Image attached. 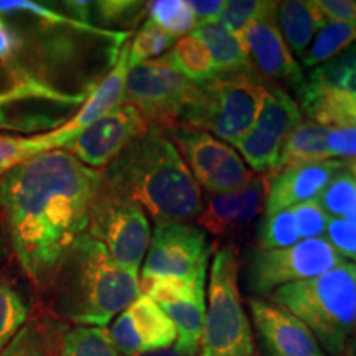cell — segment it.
<instances>
[{
  "instance_id": "obj_21",
  "label": "cell",
  "mask_w": 356,
  "mask_h": 356,
  "mask_svg": "<svg viewBox=\"0 0 356 356\" xmlns=\"http://www.w3.org/2000/svg\"><path fill=\"white\" fill-rule=\"evenodd\" d=\"M328 131L330 127H325L322 124L302 121L286 139L279 172L286 170V168L332 160L327 145Z\"/></svg>"
},
{
  "instance_id": "obj_1",
  "label": "cell",
  "mask_w": 356,
  "mask_h": 356,
  "mask_svg": "<svg viewBox=\"0 0 356 356\" xmlns=\"http://www.w3.org/2000/svg\"><path fill=\"white\" fill-rule=\"evenodd\" d=\"M63 10L33 0H0V129L55 131L81 108L73 71L78 40L102 35Z\"/></svg>"
},
{
  "instance_id": "obj_9",
  "label": "cell",
  "mask_w": 356,
  "mask_h": 356,
  "mask_svg": "<svg viewBox=\"0 0 356 356\" xmlns=\"http://www.w3.org/2000/svg\"><path fill=\"white\" fill-rule=\"evenodd\" d=\"M88 234L104 244L111 257L139 275L150 243V225L139 204L122 198L102 181L89 213Z\"/></svg>"
},
{
  "instance_id": "obj_13",
  "label": "cell",
  "mask_w": 356,
  "mask_h": 356,
  "mask_svg": "<svg viewBox=\"0 0 356 356\" xmlns=\"http://www.w3.org/2000/svg\"><path fill=\"white\" fill-rule=\"evenodd\" d=\"M149 131V124L136 106L121 102L71 140L63 150L95 170L108 167L134 140Z\"/></svg>"
},
{
  "instance_id": "obj_12",
  "label": "cell",
  "mask_w": 356,
  "mask_h": 356,
  "mask_svg": "<svg viewBox=\"0 0 356 356\" xmlns=\"http://www.w3.org/2000/svg\"><path fill=\"white\" fill-rule=\"evenodd\" d=\"M181 159L198 185L210 193H228L246 186L252 173L234 147L191 127H178L168 132Z\"/></svg>"
},
{
  "instance_id": "obj_37",
  "label": "cell",
  "mask_w": 356,
  "mask_h": 356,
  "mask_svg": "<svg viewBox=\"0 0 356 356\" xmlns=\"http://www.w3.org/2000/svg\"><path fill=\"white\" fill-rule=\"evenodd\" d=\"M140 296L149 297L157 304H168L177 300H204V291L177 277L140 279Z\"/></svg>"
},
{
  "instance_id": "obj_48",
  "label": "cell",
  "mask_w": 356,
  "mask_h": 356,
  "mask_svg": "<svg viewBox=\"0 0 356 356\" xmlns=\"http://www.w3.org/2000/svg\"><path fill=\"white\" fill-rule=\"evenodd\" d=\"M346 356H356V332H355V335H353V340H351L348 353H346Z\"/></svg>"
},
{
  "instance_id": "obj_43",
  "label": "cell",
  "mask_w": 356,
  "mask_h": 356,
  "mask_svg": "<svg viewBox=\"0 0 356 356\" xmlns=\"http://www.w3.org/2000/svg\"><path fill=\"white\" fill-rule=\"evenodd\" d=\"M315 6L327 20L356 24V2L353 0H315Z\"/></svg>"
},
{
  "instance_id": "obj_40",
  "label": "cell",
  "mask_w": 356,
  "mask_h": 356,
  "mask_svg": "<svg viewBox=\"0 0 356 356\" xmlns=\"http://www.w3.org/2000/svg\"><path fill=\"white\" fill-rule=\"evenodd\" d=\"M264 6V0H229L222 8L220 24L229 32L239 35L259 15Z\"/></svg>"
},
{
  "instance_id": "obj_44",
  "label": "cell",
  "mask_w": 356,
  "mask_h": 356,
  "mask_svg": "<svg viewBox=\"0 0 356 356\" xmlns=\"http://www.w3.org/2000/svg\"><path fill=\"white\" fill-rule=\"evenodd\" d=\"M188 3L195 13L197 24L203 25L220 22V17L226 2H222V0H190Z\"/></svg>"
},
{
  "instance_id": "obj_19",
  "label": "cell",
  "mask_w": 356,
  "mask_h": 356,
  "mask_svg": "<svg viewBox=\"0 0 356 356\" xmlns=\"http://www.w3.org/2000/svg\"><path fill=\"white\" fill-rule=\"evenodd\" d=\"M191 35L204 42L215 61L216 76L254 71L241 35L229 32L220 22L198 25Z\"/></svg>"
},
{
  "instance_id": "obj_29",
  "label": "cell",
  "mask_w": 356,
  "mask_h": 356,
  "mask_svg": "<svg viewBox=\"0 0 356 356\" xmlns=\"http://www.w3.org/2000/svg\"><path fill=\"white\" fill-rule=\"evenodd\" d=\"M356 43V24L327 20L315 35L309 50L300 58L304 68H317Z\"/></svg>"
},
{
  "instance_id": "obj_31",
  "label": "cell",
  "mask_w": 356,
  "mask_h": 356,
  "mask_svg": "<svg viewBox=\"0 0 356 356\" xmlns=\"http://www.w3.org/2000/svg\"><path fill=\"white\" fill-rule=\"evenodd\" d=\"M58 356H119V353L106 328L66 325L61 332Z\"/></svg>"
},
{
  "instance_id": "obj_5",
  "label": "cell",
  "mask_w": 356,
  "mask_h": 356,
  "mask_svg": "<svg viewBox=\"0 0 356 356\" xmlns=\"http://www.w3.org/2000/svg\"><path fill=\"white\" fill-rule=\"evenodd\" d=\"M270 302L314 333L327 356H346L356 332V264L343 261L318 277L287 284Z\"/></svg>"
},
{
  "instance_id": "obj_18",
  "label": "cell",
  "mask_w": 356,
  "mask_h": 356,
  "mask_svg": "<svg viewBox=\"0 0 356 356\" xmlns=\"http://www.w3.org/2000/svg\"><path fill=\"white\" fill-rule=\"evenodd\" d=\"M345 167V160H325V162L310 163L286 168L275 173L274 180L269 181L266 197V215L289 210L296 204L318 198L328 181Z\"/></svg>"
},
{
  "instance_id": "obj_30",
  "label": "cell",
  "mask_w": 356,
  "mask_h": 356,
  "mask_svg": "<svg viewBox=\"0 0 356 356\" xmlns=\"http://www.w3.org/2000/svg\"><path fill=\"white\" fill-rule=\"evenodd\" d=\"M30 310V302L19 286L0 280V353L29 322Z\"/></svg>"
},
{
  "instance_id": "obj_2",
  "label": "cell",
  "mask_w": 356,
  "mask_h": 356,
  "mask_svg": "<svg viewBox=\"0 0 356 356\" xmlns=\"http://www.w3.org/2000/svg\"><path fill=\"white\" fill-rule=\"evenodd\" d=\"M102 170L83 165L63 149L50 150L0 178V213L7 243L40 291L63 256L88 234Z\"/></svg>"
},
{
  "instance_id": "obj_15",
  "label": "cell",
  "mask_w": 356,
  "mask_h": 356,
  "mask_svg": "<svg viewBox=\"0 0 356 356\" xmlns=\"http://www.w3.org/2000/svg\"><path fill=\"white\" fill-rule=\"evenodd\" d=\"M108 332L115 350L122 356L172 348L177 341L175 325L157 302L145 296H139L121 312Z\"/></svg>"
},
{
  "instance_id": "obj_7",
  "label": "cell",
  "mask_w": 356,
  "mask_h": 356,
  "mask_svg": "<svg viewBox=\"0 0 356 356\" xmlns=\"http://www.w3.org/2000/svg\"><path fill=\"white\" fill-rule=\"evenodd\" d=\"M239 254L233 246L220 249L208 282L200 356H256L254 333L239 293Z\"/></svg>"
},
{
  "instance_id": "obj_6",
  "label": "cell",
  "mask_w": 356,
  "mask_h": 356,
  "mask_svg": "<svg viewBox=\"0 0 356 356\" xmlns=\"http://www.w3.org/2000/svg\"><path fill=\"white\" fill-rule=\"evenodd\" d=\"M267 88L269 84L254 71L213 78L198 86L181 127L207 131L234 144L256 122Z\"/></svg>"
},
{
  "instance_id": "obj_46",
  "label": "cell",
  "mask_w": 356,
  "mask_h": 356,
  "mask_svg": "<svg viewBox=\"0 0 356 356\" xmlns=\"http://www.w3.org/2000/svg\"><path fill=\"white\" fill-rule=\"evenodd\" d=\"M7 257V238H6V231L2 228V222H0V269H2L3 261Z\"/></svg>"
},
{
  "instance_id": "obj_3",
  "label": "cell",
  "mask_w": 356,
  "mask_h": 356,
  "mask_svg": "<svg viewBox=\"0 0 356 356\" xmlns=\"http://www.w3.org/2000/svg\"><path fill=\"white\" fill-rule=\"evenodd\" d=\"M102 181L139 204L155 225L197 220L203 210L202 188L168 132L150 127L102 170Z\"/></svg>"
},
{
  "instance_id": "obj_45",
  "label": "cell",
  "mask_w": 356,
  "mask_h": 356,
  "mask_svg": "<svg viewBox=\"0 0 356 356\" xmlns=\"http://www.w3.org/2000/svg\"><path fill=\"white\" fill-rule=\"evenodd\" d=\"M132 356H184V355L178 353L175 348H162V350H152V351H142V353H137Z\"/></svg>"
},
{
  "instance_id": "obj_36",
  "label": "cell",
  "mask_w": 356,
  "mask_h": 356,
  "mask_svg": "<svg viewBox=\"0 0 356 356\" xmlns=\"http://www.w3.org/2000/svg\"><path fill=\"white\" fill-rule=\"evenodd\" d=\"M175 43V37L160 29L154 22L145 20V24L137 30L132 43L129 44V68L144 63V61L157 60L160 55L170 50Z\"/></svg>"
},
{
  "instance_id": "obj_35",
  "label": "cell",
  "mask_w": 356,
  "mask_h": 356,
  "mask_svg": "<svg viewBox=\"0 0 356 356\" xmlns=\"http://www.w3.org/2000/svg\"><path fill=\"white\" fill-rule=\"evenodd\" d=\"M317 200L330 218H346L356 210V178L343 167L328 181Z\"/></svg>"
},
{
  "instance_id": "obj_25",
  "label": "cell",
  "mask_w": 356,
  "mask_h": 356,
  "mask_svg": "<svg viewBox=\"0 0 356 356\" xmlns=\"http://www.w3.org/2000/svg\"><path fill=\"white\" fill-rule=\"evenodd\" d=\"M175 325V350L184 356H200L204 322V300H177L160 304Z\"/></svg>"
},
{
  "instance_id": "obj_28",
  "label": "cell",
  "mask_w": 356,
  "mask_h": 356,
  "mask_svg": "<svg viewBox=\"0 0 356 356\" xmlns=\"http://www.w3.org/2000/svg\"><path fill=\"white\" fill-rule=\"evenodd\" d=\"M286 140L269 136L261 129L252 126L241 139L234 142V149L243 155L244 163L261 175H275L279 173L280 157Z\"/></svg>"
},
{
  "instance_id": "obj_11",
  "label": "cell",
  "mask_w": 356,
  "mask_h": 356,
  "mask_svg": "<svg viewBox=\"0 0 356 356\" xmlns=\"http://www.w3.org/2000/svg\"><path fill=\"white\" fill-rule=\"evenodd\" d=\"M207 233L188 222L155 225L150 234L142 277H177L204 291L211 256Z\"/></svg>"
},
{
  "instance_id": "obj_16",
  "label": "cell",
  "mask_w": 356,
  "mask_h": 356,
  "mask_svg": "<svg viewBox=\"0 0 356 356\" xmlns=\"http://www.w3.org/2000/svg\"><path fill=\"white\" fill-rule=\"evenodd\" d=\"M248 304L267 356H327L314 333L282 307L254 297Z\"/></svg>"
},
{
  "instance_id": "obj_17",
  "label": "cell",
  "mask_w": 356,
  "mask_h": 356,
  "mask_svg": "<svg viewBox=\"0 0 356 356\" xmlns=\"http://www.w3.org/2000/svg\"><path fill=\"white\" fill-rule=\"evenodd\" d=\"M267 190V177H252V180L239 190L210 193L197 218L198 225L213 234H226L243 228L261 213L266 204Z\"/></svg>"
},
{
  "instance_id": "obj_27",
  "label": "cell",
  "mask_w": 356,
  "mask_h": 356,
  "mask_svg": "<svg viewBox=\"0 0 356 356\" xmlns=\"http://www.w3.org/2000/svg\"><path fill=\"white\" fill-rule=\"evenodd\" d=\"M65 327L66 325L58 320L26 322L0 356H58Z\"/></svg>"
},
{
  "instance_id": "obj_41",
  "label": "cell",
  "mask_w": 356,
  "mask_h": 356,
  "mask_svg": "<svg viewBox=\"0 0 356 356\" xmlns=\"http://www.w3.org/2000/svg\"><path fill=\"white\" fill-rule=\"evenodd\" d=\"M327 239L341 257H350L356 262V226L343 218H330L327 226Z\"/></svg>"
},
{
  "instance_id": "obj_10",
  "label": "cell",
  "mask_w": 356,
  "mask_h": 356,
  "mask_svg": "<svg viewBox=\"0 0 356 356\" xmlns=\"http://www.w3.org/2000/svg\"><path fill=\"white\" fill-rule=\"evenodd\" d=\"M343 261L325 236L282 249H257L249 261L248 284L257 296H267L287 284L318 277Z\"/></svg>"
},
{
  "instance_id": "obj_20",
  "label": "cell",
  "mask_w": 356,
  "mask_h": 356,
  "mask_svg": "<svg viewBox=\"0 0 356 356\" xmlns=\"http://www.w3.org/2000/svg\"><path fill=\"white\" fill-rule=\"evenodd\" d=\"M325 22L327 19L315 6V0H287L277 6V24L282 37L291 51H296L300 58L309 50Z\"/></svg>"
},
{
  "instance_id": "obj_22",
  "label": "cell",
  "mask_w": 356,
  "mask_h": 356,
  "mask_svg": "<svg viewBox=\"0 0 356 356\" xmlns=\"http://www.w3.org/2000/svg\"><path fill=\"white\" fill-rule=\"evenodd\" d=\"M297 97L310 121L325 127H356V95L317 92L304 86Z\"/></svg>"
},
{
  "instance_id": "obj_23",
  "label": "cell",
  "mask_w": 356,
  "mask_h": 356,
  "mask_svg": "<svg viewBox=\"0 0 356 356\" xmlns=\"http://www.w3.org/2000/svg\"><path fill=\"white\" fill-rule=\"evenodd\" d=\"M173 70L195 84H203L216 78L215 61L204 42L186 35L173 43V47L162 56Z\"/></svg>"
},
{
  "instance_id": "obj_4",
  "label": "cell",
  "mask_w": 356,
  "mask_h": 356,
  "mask_svg": "<svg viewBox=\"0 0 356 356\" xmlns=\"http://www.w3.org/2000/svg\"><path fill=\"white\" fill-rule=\"evenodd\" d=\"M43 296L58 322L104 328L140 296L139 275L119 266L104 244L84 234L56 266Z\"/></svg>"
},
{
  "instance_id": "obj_26",
  "label": "cell",
  "mask_w": 356,
  "mask_h": 356,
  "mask_svg": "<svg viewBox=\"0 0 356 356\" xmlns=\"http://www.w3.org/2000/svg\"><path fill=\"white\" fill-rule=\"evenodd\" d=\"M305 88L317 92L356 95V43L312 70Z\"/></svg>"
},
{
  "instance_id": "obj_32",
  "label": "cell",
  "mask_w": 356,
  "mask_h": 356,
  "mask_svg": "<svg viewBox=\"0 0 356 356\" xmlns=\"http://www.w3.org/2000/svg\"><path fill=\"white\" fill-rule=\"evenodd\" d=\"M50 150L51 145L44 132L32 137L13 136V134L8 136L0 132V178L15 167Z\"/></svg>"
},
{
  "instance_id": "obj_14",
  "label": "cell",
  "mask_w": 356,
  "mask_h": 356,
  "mask_svg": "<svg viewBox=\"0 0 356 356\" xmlns=\"http://www.w3.org/2000/svg\"><path fill=\"white\" fill-rule=\"evenodd\" d=\"M279 2H266L259 15L243 30L241 38L251 60L262 76L284 84L299 95L307 78L299 61L292 55L277 24Z\"/></svg>"
},
{
  "instance_id": "obj_33",
  "label": "cell",
  "mask_w": 356,
  "mask_h": 356,
  "mask_svg": "<svg viewBox=\"0 0 356 356\" xmlns=\"http://www.w3.org/2000/svg\"><path fill=\"white\" fill-rule=\"evenodd\" d=\"M149 20L173 37L191 33L197 29V19L186 0H157L147 3Z\"/></svg>"
},
{
  "instance_id": "obj_34",
  "label": "cell",
  "mask_w": 356,
  "mask_h": 356,
  "mask_svg": "<svg viewBox=\"0 0 356 356\" xmlns=\"http://www.w3.org/2000/svg\"><path fill=\"white\" fill-rule=\"evenodd\" d=\"M147 13L145 2L131 0H102L91 2V25L102 30H113L119 26H134Z\"/></svg>"
},
{
  "instance_id": "obj_47",
  "label": "cell",
  "mask_w": 356,
  "mask_h": 356,
  "mask_svg": "<svg viewBox=\"0 0 356 356\" xmlns=\"http://www.w3.org/2000/svg\"><path fill=\"white\" fill-rule=\"evenodd\" d=\"M345 170L350 172L356 178V159L345 160Z\"/></svg>"
},
{
  "instance_id": "obj_38",
  "label": "cell",
  "mask_w": 356,
  "mask_h": 356,
  "mask_svg": "<svg viewBox=\"0 0 356 356\" xmlns=\"http://www.w3.org/2000/svg\"><path fill=\"white\" fill-rule=\"evenodd\" d=\"M300 241L291 210L266 215L259 228L261 249H282Z\"/></svg>"
},
{
  "instance_id": "obj_8",
  "label": "cell",
  "mask_w": 356,
  "mask_h": 356,
  "mask_svg": "<svg viewBox=\"0 0 356 356\" xmlns=\"http://www.w3.org/2000/svg\"><path fill=\"white\" fill-rule=\"evenodd\" d=\"M198 86L160 56L129 68L122 102L136 106L149 129L172 132L181 127L185 111L197 96Z\"/></svg>"
},
{
  "instance_id": "obj_24",
  "label": "cell",
  "mask_w": 356,
  "mask_h": 356,
  "mask_svg": "<svg viewBox=\"0 0 356 356\" xmlns=\"http://www.w3.org/2000/svg\"><path fill=\"white\" fill-rule=\"evenodd\" d=\"M302 122L300 106L284 88L269 86L266 99L252 126L269 136L286 140L293 129Z\"/></svg>"
},
{
  "instance_id": "obj_39",
  "label": "cell",
  "mask_w": 356,
  "mask_h": 356,
  "mask_svg": "<svg viewBox=\"0 0 356 356\" xmlns=\"http://www.w3.org/2000/svg\"><path fill=\"white\" fill-rule=\"evenodd\" d=\"M289 210H291L293 221H296V228L297 233H299L300 241L302 239L323 238V234L327 233L330 216L323 211L317 198L296 204V207L289 208Z\"/></svg>"
},
{
  "instance_id": "obj_42",
  "label": "cell",
  "mask_w": 356,
  "mask_h": 356,
  "mask_svg": "<svg viewBox=\"0 0 356 356\" xmlns=\"http://www.w3.org/2000/svg\"><path fill=\"white\" fill-rule=\"evenodd\" d=\"M328 154L330 159H356V127H330L328 131Z\"/></svg>"
}]
</instances>
